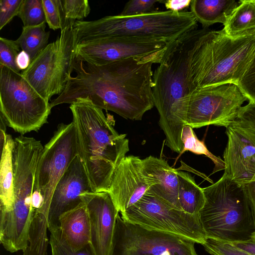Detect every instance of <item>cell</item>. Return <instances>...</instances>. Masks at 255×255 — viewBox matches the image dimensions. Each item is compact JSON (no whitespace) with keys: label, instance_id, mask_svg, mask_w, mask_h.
<instances>
[{"label":"cell","instance_id":"15","mask_svg":"<svg viewBox=\"0 0 255 255\" xmlns=\"http://www.w3.org/2000/svg\"><path fill=\"white\" fill-rule=\"evenodd\" d=\"M92 191L84 167L77 155L57 183L51 199L48 220L50 232L59 228V218L83 201L81 195Z\"/></svg>","mask_w":255,"mask_h":255},{"label":"cell","instance_id":"4","mask_svg":"<svg viewBox=\"0 0 255 255\" xmlns=\"http://www.w3.org/2000/svg\"><path fill=\"white\" fill-rule=\"evenodd\" d=\"M204 29L188 32L171 43L153 72V99L159 115V124L165 136L166 145L178 153L183 145L182 133L176 123L175 106L189 93L187 76L190 51Z\"/></svg>","mask_w":255,"mask_h":255},{"label":"cell","instance_id":"23","mask_svg":"<svg viewBox=\"0 0 255 255\" xmlns=\"http://www.w3.org/2000/svg\"><path fill=\"white\" fill-rule=\"evenodd\" d=\"M178 179V203L179 209L185 213L199 216L205 202L203 188L194 177L187 172L177 170Z\"/></svg>","mask_w":255,"mask_h":255},{"label":"cell","instance_id":"28","mask_svg":"<svg viewBox=\"0 0 255 255\" xmlns=\"http://www.w3.org/2000/svg\"><path fill=\"white\" fill-rule=\"evenodd\" d=\"M52 255H95L90 244L78 251L71 249L62 238L59 229L50 232Z\"/></svg>","mask_w":255,"mask_h":255},{"label":"cell","instance_id":"10","mask_svg":"<svg viewBox=\"0 0 255 255\" xmlns=\"http://www.w3.org/2000/svg\"><path fill=\"white\" fill-rule=\"evenodd\" d=\"M78 155L74 123L60 124L44 145L36 169L33 192L43 198L41 207L34 211L32 221L37 226L48 225L54 189L73 158Z\"/></svg>","mask_w":255,"mask_h":255},{"label":"cell","instance_id":"34","mask_svg":"<svg viewBox=\"0 0 255 255\" xmlns=\"http://www.w3.org/2000/svg\"><path fill=\"white\" fill-rule=\"evenodd\" d=\"M163 0H131L125 4L119 14L122 16H134L147 13L155 11L156 3H164Z\"/></svg>","mask_w":255,"mask_h":255},{"label":"cell","instance_id":"37","mask_svg":"<svg viewBox=\"0 0 255 255\" xmlns=\"http://www.w3.org/2000/svg\"><path fill=\"white\" fill-rule=\"evenodd\" d=\"M192 0H167L164 3L167 10L179 12L190 6Z\"/></svg>","mask_w":255,"mask_h":255},{"label":"cell","instance_id":"18","mask_svg":"<svg viewBox=\"0 0 255 255\" xmlns=\"http://www.w3.org/2000/svg\"><path fill=\"white\" fill-rule=\"evenodd\" d=\"M141 170L149 185L147 192L180 210L177 169L171 167L165 159L150 155L141 159Z\"/></svg>","mask_w":255,"mask_h":255},{"label":"cell","instance_id":"30","mask_svg":"<svg viewBox=\"0 0 255 255\" xmlns=\"http://www.w3.org/2000/svg\"><path fill=\"white\" fill-rule=\"evenodd\" d=\"M230 125L240 128L255 137V103L249 102L242 107Z\"/></svg>","mask_w":255,"mask_h":255},{"label":"cell","instance_id":"12","mask_svg":"<svg viewBox=\"0 0 255 255\" xmlns=\"http://www.w3.org/2000/svg\"><path fill=\"white\" fill-rule=\"evenodd\" d=\"M195 244L126 222L119 214L110 255H198Z\"/></svg>","mask_w":255,"mask_h":255},{"label":"cell","instance_id":"38","mask_svg":"<svg viewBox=\"0 0 255 255\" xmlns=\"http://www.w3.org/2000/svg\"><path fill=\"white\" fill-rule=\"evenodd\" d=\"M30 63L29 55L23 50L20 51L16 58V63L18 69L23 71L28 68Z\"/></svg>","mask_w":255,"mask_h":255},{"label":"cell","instance_id":"41","mask_svg":"<svg viewBox=\"0 0 255 255\" xmlns=\"http://www.w3.org/2000/svg\"><path fill=\"white\" fill-rule=\"evenodd\" d=\"M251 240L255 242V233L254 234V235H253V236L252 237V239Z\"/></svg>","mask_w":255,"mask_h":255},{"label":"cell","instance_id":"39","mask_svg":"<svg viewBox=\"0 0 255 255\" xmlns=\"http://www.w3.org/2000/svg\"><path fill=\"white\" fill-rule=\"evenodd\" d=\"M237 248L247 253L255 255V242L250 240L247 242L232 243Z\"/></svg>","mask_w":255,"mask_h":255},{"label":"cell","instance_id":"36","mask_svg":"<svg viewBox=\"0 0 255 255\" xmlns=\"http://www.w3.org/2000/svg\"><path fill=\"white\" fill-rule=\"evenodd\" d=\"M243 187L252 211L255 224V175L251 181L243 184Z\"/></svg>","mask_w":255,"mask_h":255},{"label":"cell","instance_id":"35","mask_svg":"<svg viewBox=\"0 0 255 255\" xmlns=\"http://www.w3.org/2000/svg\"><path fill=\"white\" fill-rule=\"evenodd\" d=\"M23 0H0V30L17 16Z\"/></svg>","mask_w":255,"mask_h":255},{"label":"cell","instance_id":"8","mask_svg":"<svg viewBox=\"0 0 255 255\" xmlns=\"http://www.w3.org/2000/svg\"><path fill=\"white\" fill-rule=\"evenodd\" d=\"M247 100L235 84L215 85L195 90L184 96L177 102L175 111L180 121L192 128L209 125L226 128Z\"/></svg>","mask_w":255,"mask_h":255},{"label":"cell","instance_id":"21","mask_svg":"<svg viewBox=\"0 0 255 255\" xmlns=\"http://www.w3.org/2000/svg\"><path fill=\"white\" fill-rule=\"evenodd\" d=\"M14 139L7 134L1 149L0 163V212L10 210L14 201L13 150Z\"/></svg>","mask_w":255,"mask_h":255},{"label":"cell","instance_id":"20","mask_svg":"<svg viewBox=\"0 0 255 255\" xmlns=\"http://www.w3.org/2000/svg\"><path fill=\"white\" fill-rule=\"evenodd\" d=\"M239 3L235 0H192L190 11L206 28L216 23L225 24Z\"/></svg>","mask_w":255,"mask_h":255},{"label":"cell","instance_id":"5","mask_svg":"<svg viewBox=\"0 0 255 255\" xmlns=\"http://www.w3.org/2000/svg\"><path fill=\"white\" fill-rule=\"evenodd\" d=\"M197 22L190 11L155 10L134 16L118 14L92 21L77 20L73 31L77 44L117 36L153 38L170 43L196 30Z\"/></svg>","mask_w":255,"mask_h":255},{"label":"cell","instance_id":"17","mask_svg":"<svg viewBox=\"0 0 255 255\" xmlns=\"http://www.w3.org/2000/svg\"><path fill=\"white\" fill-rule=\"evenodd\" d=\"M141 159L126 156L114 172L108 192L121 213L136 203L149 188L141 170Z\"/></svg>","mask_w":255,"mask_h":255},{"label":"cell","instance_id":"1","mask_svg":"<svg viewBox=\"0 0 255 255\" xmlns=\"http://www.w3.org/2000/svg\"><path fill=\"white\" fill-rule=\"evenodd\" d=\"M153 64L129 58L95 65L76 58V76L69 78L63 92L50 103V108L88 97L103 110L132 121L141 120L154 107Z\"/></svg>","mask_w":255,"mask_h":255},{"label":"cell","instance_id":"2","mask_svg":"<svg viewBox=\"0 0 255 255\" xmlns=\"http://www.w3.org/2000/svg\"><path fill=\"white\" fill-rule=\"evenodd\" d=\"M78 155L81 159L92 192H108L115 170L129 151L126 134L115 129L112 115L88 97L78 98L70 104Z\"/></svg>","mask_w":255,"mask_h":255},{"label":"cell","instance_id":"26","mask_svg":"<svg viewBox=\"0 0 255 255\" xmlns=\"http://www.w3.org/2000/svg\"><path fill=\"white\" fill-rule=\"evenodd\" d=\"M60 2L62 18L61 30L74 25L76 21L86 17L90 12L87 0H60Z\"/></svg>","mask_w":255,"mask_h":255},{"label":"cell","instance_id":"14","mask_svg":"<svg viewBox=\"0 0 255 255\" xmlns=\"http://www.w3.org/2000/svg\"><path fill=\"white\" fill-rule=\"evenodd\" d=\"M81 199L89 214L90 245L95 255H110L119 211L108 192H87Z\"/></svg>","mask_w":255,"mask_h":255},{"label":"cell","instance_id":"27","mask_svg":"<svg viewBox=\"0 0 255 255\" xmlns=\"http://www.w3.org/2000/svg\"><path fill=\"white\" fill-rule=\"evenodd\" d=\"M17 16L23 26H34L46 22L42 0H23Z\"/></svg>","mask_w":255,"mask_h":255},{"label":"cell","instance_id":"7","mask_svg":"<svg viewBox=\"0 0 255 255\" xmlns=\"http://www.w3.org/2000/svg\"><path fill=\"white\" fill-rule=\"evenodd\" d=\"M0 115L6 125L23 135L38 131L51 113L46 101L21 73L0 65Z\"/></svg>","mask_w":255,"mask_h":255},{"label":"cell","instance_id":"9","mask_svg":"<svg viewBox=\"0 0 255 255\" xmlns=\"http://www.w3.org/2000/svg\"><path fill=\"white\" fill-rule=\"evenodd\" d=\"M77 45L73 25L61 30L50 43L21 73L23 77L46 101L64 90L74 71Z\"/></svg>","mask_w":255,"mask_h":255},{"label":"cell","instance_id":"32","mask_svg":"<svg viewBox=\"0 0 255 255\" xmlns=\"http://www.w3.org/2000/svg\"><path fill=\"white\" fill-rule=\"evenodd\" d=\"M238 86L249 102L255 103V51Z\"/></svg>","mask_w":255,"mask_h":255},{"label":"cell","instance_id":"40","mask_svg":"<svg viewBox=\"0 0 255 255\" xmlns=\"http://www.w3.org/2000/svg\"><path fill=\"white\" fill-rule=\"evenodd\" d=\"M0 149L5 141L7 133H6V126H7L4 119L0 115Z\"/></svg>","mask_w":255,"mask_h":255},{"label":"cell","instance_id":"16","mask_svg":"<svg viewBox=\"0 0 255 255\" xmlns=\"http://www.w3.org/2000/svg\"><path fill=\"white\" fill-rule=\"evenodd\" d=\"M226 128L228 142L223 154L224 175L243 185L255 175V137L231 125Z\"/></svg>","mask_w":255,"mask_h":255},{"label":"cell","instance_id":"24","mask_svg":"<svg viewBox=\"0 0 255 255\" xmlns=\"http://www.w3.org/2000/svg\"><path fill=\"white\" fill-rule=\"evenodd\" d=\"M46 22L34 26H23L15 40L22 50L29 56L31 62L48 44L50 32L45 30Z\"/></svg>","mask_w":255,"mask_h":255},{"label":"cell","instance_id":"29","mask_svg":"<svg viewBox=\"0 0 255 255\" xmlns=\"http://www.w3.org/2000/svg\"><path fill=\"white\" fill-rule=\"evenodd\" d=\"M20 47L15 40L0 38V65L4 66L20 73L16 63V58Z\"/></svg>","mask_w":255,"mask_h":255},{"label":"cell","instance_id":"13","mask_svg":"<svg viewBox=\"0 0 255 255\" xmlns=\"http://www.w3.org/2000/svg\"><path fill=\"white\" fill-rule=\"evenodd\" d=\"M171 43L143 37L104 38L77 44L76 58L95 65L129 58L159 64Z\"/></svg>","mask_w":255,"mask_h":255},{"label":"cell","instance_id":"33","mask_svg":"<svg viewBox=\"0 0 255 255\" xmlns=\"http://www.w3.org/2000/svg\"><path fill=\"white\" fill-rule=\"evenodd\" d=\"M46 22L53 30L62 29V18L60 0H42Z\"/></svg>","mask_w":255,"mask_h":255},{"label":"cell","instance_id":"3","mask_svg":"<svg viewBox=\"0 0 255 255\" xmlns=\"http://www.w3.org/2000/svg\"><path fill=\"white\" fill-rule=\"evenodd\" d=\"M255 51V36L233 39L223 29L198 36L190 49L187 82L189 94L209 86L238 85Z\"/></svg>","mask_w":255,"mask_h":255},{"label":"cell","instance_id":"6","mask_svg":"<svg viewBox=\"0 0 255 255\" xmlns=\"http://www.w3.org/2000/svg\"><path fill=\"white\" fill-rule=\"evenodd\" d=\"M203 190L205 202L199 217L206 237L230 243L250 241L255 224L243 185L223 174Z\"/></svg>","mask_w":255,"mask_h":255},{"label":"cell","instance_id":"19","mask_svg":"<svg viewBox=\"0 0 255 255\" xmlns=\"http://www.w3.org/2000/svg\"><path fill=\"white\" fill-rule=\"evenodd\" d=\"M59 223L62 238L73 250H79L90 244V220L83 202L62 214L59 218Z\"/></svg>","mask_w":255,"mask_h":255},{"label":"cell","instance_id":"31","mask_svg":"<svg viewBox=\"0 0 255 255\" xmlns=\"http://www.w3.org/2000/svg\"><path fill=\"white\" fill-rule=\"evenodd\" d=\"M211 255H253L241 250L230 243L207 238L202 245Z\"/></svg>","mask_w":255,"mask_h":255},{"label":"cell","instance_id":"25","mask_svg":"<svg viewBox=\"0 0 255 255\" xmlns=\"http://www.w3.org/2000/svg\"><path fill=\"white\" fill-rule=\"evenodd\" d=\"M181 140L183 147L178 157L186 151L196 154L205 155L211 159L215 164L213 173L224 169V161L220 157H217L209 151L204 142L198 138L193 128L189 126L186 125L183 127Z\"/></svg>","mask_w":255,"mask_h":255},{"label":"cell","instance_id":"11","mask_svg":"<svg viewBox=\"0 0 255 255\" xmlns=\"http://www.w3.org/2000/svg\"><path fill=\"white\" fill-rule=\"evenodd\" d=\"M121 215L126 222L202 245L207 239L199 216L177 209L147 192Z\"/></svg>","mask_w":255,"mask_h":255},{"label":"cell","instance_id":"22","mask_svg":"<svg viewBox=\"0 0 255 255\" xmlns=\"http://www.w3.org/2000/svg\"><path fill=\"white\" fill-rule=\"evenodd\" d=\"M224 25L223 30L232 38L255 36V0H240Z\"/></svg>","mask_w":255,"mask_h":255}]
</instances>
